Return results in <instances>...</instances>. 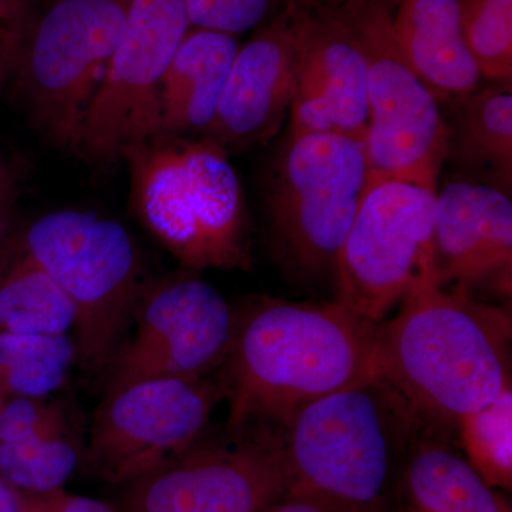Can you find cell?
<instances>
[{
	"instance_id": "d6986e66",
	"label": "cell",
	"mask_w": 512,
	"mask_h": 512,
	"mask_svg": "<svg viewBox=\"0 0 512 512\" xmlns=\"http://www.w3.org/2000/svg\"><path fill=\"white\" fill-rule=\"evenodd\" d=\"M430 430L404 453L390 512H504L493 487Z\"/></svg>"
},
{
	"instance_id": "7c38bea8",
	"label": "cell",
	"mask_w": 512,
	"mask_h": 512,
	"mask_svg": "<svg viewBox=\"0 0 512 512\" xmlns=\"http://www.w3.org/2000/svg\"><path fill=\"white\" fill-rule=\"evenodd\" d=\"M237 313L214 286L180 275L148 284L107 373L106 393L146 380L200 379L224 366Z\"/></svg>"
},
{
	"instance_id": "484cf974",
	"label": "cell",
	"mask_w": 512,
	"mask_h": 512,
	"mask_svg": "<svg viewBox=\"0 0 512 512\" xmlns=\"http://www.w3.org/2000/svg\"><path fill=\"white\" fill-rule=\"evenodd\" d=\"M191 28L228 35L268 25L289 8V0H184Z\"/></svg>"
},
{
	"instance_id": "836d02e7",
	"label": "cell",
	"mask_w": 512,
	"mask_h": 512,
	"mask_svg": "<svg viewBox=\"0 0 512 512\" xmlns=\"http://www.w3.org/2000/svg\"><path fill=\"white\" fill-rule=\"evenodd\" d=\"M12 204H0V276L3 272V259H5L6 232H8L9 210Z\"/></svg>"
},
{
	"instance_id": "cb8c5ba5",
	"label": "cell",
	"mask_w": 512,
	"mask_h": 512,
	"mask_svg": "<svg viewBox=\"0 0 512 512\" xmlns=\"http://www.w3.org/2000/svg\"><path fill=\"white\" fill-rule=\"evenodd\" d=\"M79 451L67 436L30 437L0 443V476L29 494L59 490L79 464Z\"/></svg>"
},
{
	"instance_id": "277c9868",
	"label": "cell",
	"mask_w": 512,
	"mask_h": 512,
	"mask_svg": "<svg viewBox=\"0 0 512 512\" xmlns=\"http://www.w3.org/2000/svg\"><path fill=\"white\" fill-rule=\"evenodd\" d=\"M121 160L138 220L184 268H251L244 191L224 148L205 136L157 134Z\"/></svg>"
},
{
	"instance_id": "603a6c76",
	"label": "cell",
	"mask_w": 512,
	"mask_h": 512,
	"mask_svg": "<svg viewBox=\"0 0 512 512\" xmlns=\"http://www.w3.org/2000/svg\"><path fill=\"white\" fill-rule=\"evenodd\" d=\"M461 446L468 463L490 487L510 490L512 484V389L476 412L458 419Z\"/></svg>"
},
{
	"instance_id": "f546056e",
	"label": "cell",
	"mask_w": 512,
	"mask_h": 512,
	"mask_svg": "<svg viewBox=\"0 0 512 512\" xmlns=\"http://www.w3.org/2000/svg\"><path fill=\"white\" fill-rule=\"evenodd\" d=\"M365 0H289V8L298 12L313 10H352Z\"/></svg>"
},
{
	"instance_id": "4fadbf2b",
	"label": "cell",
	"mask_w": 512,
	"mask_h": 512,
	"mask_svg": "<svg viewBox=\"0 0 512 512\" xmlns=\"http://www.w3.org/2000/svg\"><path fill=\"white\" fill-rule=\"evenodd\" d=\"M222 399L224 382L210 376L146 380L104 394L93 417L87 466L106 483L126 487L201 439Z\"/></svg>"
},
{
	"instance_id": "9c48e42d",
	"label": "cell",
	"mask_w": 512,
	"mask_h": 512,
	"mask_svg": "<svg viewBox=\"0 0 512 512\" xmlns=\"http://www.w3.org/2000/svg\"><path fill=\"white\" fill-rule=\"evenodd\" d=\"M352 18L367 59L370 171L437 194L448 133L439 100L400 55L387 0H365Z\"/></svg>"
},
{
	"instance_id": "7a4b0ae2",
	"label": "cell",
	"mask_w": 512,
	"mask_h": 512,
	"mask_svg": "<svg viewBox=\"0 0 512 512\" xmlns=\"http://www.w3.org/2000/svg\"><path fill=\"white\" fill-rule=\"evenodd\" d=\"M393 319L376 323L373 375L427 429L456 426L511 386V320L436 279L414 286Z\"/></svg>"
},
{
	"instance_id": "2e32d148",
	"label": "cell",
	"mask_w": 512,
	"mask_h": 512,
	"mask_svg": "<svg viewBox=\"0 0 512 512\" xmlns=\"http://www.w3.org/2000/svg\"><path fill=\"white\" fill-rule=\"evenodd\" d=\"M434 271L440 286L511 271L510 195L477 181H448L436 194Z\"/></svg>"
},
{
	"instance_id": "8fae6325",
	"label": "cell",
	"mask_w": 512,
	"mask_h": 512,
	"mask_svg": "<svg viewBox=\"0 0 512 512\" xmlns=\"http://www.w3.org/2000/svg\"><path fill=\"white\" fill-rule=\"evenodd\" d=\"M229 427V439H198L124 487L121 512H265L284 500L279 434L262 423Z\"/></svg>"
},
{
	"instance_id": "52a82bcc",
	"label": "cell",
	"mask_w": 512,
	"mask_h": 512,
	"mask_svg": "<svg viewBox=\"0 0 512 512\" xmlns=\"http://www.w3.org/2000/svg\"><path fill=\"white\" fill-rule=\"evenodd\" d=\"M130 0H55L10 67L30 121L73 150L84 114L123 35Z\"/></svg>"
},
{
	"instance_id": "8992f818",
	"label": "cell",
	"mask_w": 512,
	"mask_h": 512,
	"mask_svg": "<svg viewBox=\"0 0 512 512\" xmlns=\"http://www.w3.org/2000/svg\"><path fill=\"white\" fill-rule=\"evenodd\" d=\"M370 165L365 137L288 134L269 177L272 251L298 278L333 271L359 210Z\"/></svg>"
},
{
	"instance_id": "d6a6232c",
	"label": "cell",
	"mask_w": 512,
	"mask_h": 512,
	"mask_svg": "<svg viewBox=\"0 0 512 512\" xmlns=\"http://www.w3.org/2000/svg\"><path fill=\"white\" fill-rule=\"evenodd\" d=\"M265 512H325L315 505L305 503V501L285 500L279 501L278 504L272 505Z\"/></svg>"
},
{
	"instance_id": "d4e9b609",
	"label": "cell",
	"mask_w": 512,
	"mask_h": 512,
	"mask_svg": "<svg viewBox=\"0 0 512 512\" xmlns=\"http://www.w3.org/2000/svg\"><path fill=\"white\" fill-rule=\"evenodd\" d=\"M464 43L481 77L511 83L512 0H460Z\"/></svg>"
},
{
	"instance_id": "4316f807",
	"label": "cell",
	"mask_w": 512,
	"mask_h": 512,
	"mask_svg": "<svg viewBox=\"0 0 512 512\" xmlns=\"http://www.w3.org/2000/svg\"><path fill=\"white\" fill-rule=\"evenodd\" d=\"M45 436H67L62 410L47 397H13L0 407V443Z\"/></svg>"
},
{
	"instance_id": "5b68a950",
	"label": "cell",
	"mask_w": 512,
	"mask_h": 512,
	"mask_svg": "<svg viewBox=\"0 0 512 512\" xmlns=\"http://www.w3.org/2000/svg\"><path fill=\"white\" fill-rule=\"evenodd\" d=\"M22 252L73 303L76 363L109 369L148 285L130 232L96 212H49L30 225Z\"/></svg>"
},
{
	"instance_id": "ffe728a7",
	"label": "cell",
	"mask_w": 512,
	"mask_h": 512,
	"mask_svg": "<svg viewBox=\"0 0 512 512\" xmlns=\"http://www.w3.org/2000/svg\"><path fill=\"white\" fill-rule=\"evenodd\" d=\"M447 160L510 195L512 184L511 87H485L446 101Z\"/></svg>"
},
{
	"instance_id": "83f0119b",
	"label": "cell",
	"mask_w": 512,
	"mask_h": 512,
	"mask_svg": "<svg viewBox=\"0 0 512 512\" xmlns=\"http://www.w3.org/2000/svg\"><path fill=\"white\" fill-rule=\"evenodd\" d=\"M23 500L36 512H117L103 501L69 494L63 488L49 493L29 494Z\"/></svg>"
},
{
	"instance_id": "f1b7e54d",
	"label": "cell",
	"mask_w": 512,
	"mask_h": 512,
	"mask_svg": "<svg viewBox=\"0 0 512 512\" xmlns=\"http://www.w3.org/2000/svg\"><path fill=\"white\" fill-rule=\"evenodd\" d=\"M32 5L33 0H0V22L9 26L16 46L20 35L32 25Z\"/></svg>"
},
{
	"instance_id": "9a60e30c",
	"label": "cell",
	"mask_w": 512,
	"mask_h": 512,
	"mask_svg": "<svg viewBox=\"0 0 512 512\" xmlns=\"http://www.w3.org/2000/svg\"><path fill=\"white\" fill-rule=\"evenodd\" d=\"M299 64V15L288 8L239 47L202 136L231 150L269 140L291 110Z\"/></svg>"
},
{
	"instance_id": "e0dca14e",
	"label": "cell",
	"mask_w": 512,
	"mask_h": 512,
	"mask_svg": "<svg viewBox=\"0 0 512 512\" xmlns=\"http://www.w3.org/2000/svg\"><path fill=\"white\" fill-rule=\"evenodd\" d=\"M460 0H387L390 32L400 55L437 100L466 96L481 74L460 28Z\"/></svg>"
},
{
	"instance_id": "30bf717a",
	"label": "cell",
	"mask_w": 512,
	"mask_h": 512,
	"mask_svg": "<svg viewBox=\"0 0 512 512\" xmlns=\"http://www.w3.org/2000/svg\"><path fill=\"white\" fill-rule=\"evenodd\" d=\"M190 29L184 0H130L123 35L73 151L92 163L109 164L160 134L165 72Z\"/></svg>"
},
{
	"instance_id": "6da1fadb",
	"label": "cell",
	"mask_w": 512,
	"mask_h": 512,
	"mask_svg": "<svg viewBox=\"0 0 512 512\" xmlns=\"http://www.w3.org/2000/svg\"><path fill=\"white\" fill-rule=\"evenodd\" d=\"M376 323L335 302L259 298L237 313L222 382L228 426L275 423L373 376Z\"/></svg>"
},
{
	"instance_id": "44dd1931",
	"label": "cell",
	"mask_w": 512,
	"mask_h": 512,
	"mask_svg": "<svg viewBox=\"0 0 512 512\" xmlns=\"http://www.w3.org/2000/svg\"><path fill=\"white\" fill-rule=\"evenodd\" d=\"M74 320L72 301L30 256L0 276V333L69 335Z\"/></svg>"
},
{
	"instance_id": "ac0fdd59",
	"label": "cell",
	"mask_w": 512,
	"mask_h": 512,
	"mask_svg": "<svg viewBox=\"0 0 512 512\" xmlns=\"http://www.w3.org/2000/svg\"><path fill=\"white\" fill-rule=\"evenodd\" d=\"M239 45L234 35L191 28L165 72L160 134L197 137L207 131Z\"/></svg>"
},
{
	"instance_id": "7402d4cb",
	"label": "cell",
	"mask_w": 512,
	"mask_h": 512,
	"mask_svg": "<svg viewBox=\"0 0 512 512\" xmlns=\"http://www.w3.org/2000/svg\"><path fill=\"white\" fill-rule=\"evenodd\" d=\"M74 363L76 345L69 335L0 333V394L49 397Z\"/></svg>"
},
{
	"instance_id": "5bb4252c",
	"label": "cell",
	"mask_w": 512,
	"mask_h": 512,
	"mask_svg": "<svg viewBox=\"0 0 512 512\" xmlns=\"http://www.w3.org/2000/svg\"><path fill=\"white\" fill-rule=\"evenodd\" d=\"M298 15V80L288 134L365 137L369 121L367 59L352 10H313Z\"/></svg>"
},
{
	"instance_id": "ba28073f",
	"label": "cell",
	"mask_w": 512,
	"mask_h": 512,
	"mask_svg": "<svg viewBox=\"0 0 512 512\" xmlns=\"http://www.w3.org/2000/svg\"><path fill=\"white\" fill-rule=\"evenodd\" d=\"M434 205V192L370 171L333 268L336 301L359 318L379 323L414 286L437 281Z\"/></svg>"
},
{
	"instance_id": "1f68e13d",
	"label": "cell",
	"mask_w": 512,
	"mask_h": 512,
	"mask_svg": "<svg viewBox=\"0 0 512 512\" xmlns=\"http://www.w3.org/2000/svg\"><path fill=\"white\" fill-rule=\"evenodd\" d=\"M0 512H25L23 510V497L12 488L2 476H0Z\"/></svg>"
},
{
	"instance_id": "3957f363",
	"label": "cell",
	"mask_w": 512,
	"mask_h": 512,
	"mask_svg": "<svg viewBox=\"0 0 512 512\" xmlns=\"http://www.w3.org/2000/svg\"><path fill=\"white\" fill-rule=\"evenodd\" d=\"M423 429L375 375L322 397L279 433L285 498L325 512H390L404 453Z\"/></svg>"
},
{
	"instance_id": "4dcf8cb0",
	"label": "cell",
	"mask_w": 512,
	"mask_h": 512,
	"mask_svg": "<svg viewBox=\"0 0 512 512\" xmlns=\"http://www.w3.org/2000/svg\"><path fill=\"white\" fill-rule=\"evenodd\" d=\"M18 194V181L5 158L0 156V204H13Z\"/></svg>"
}]
</instances>
